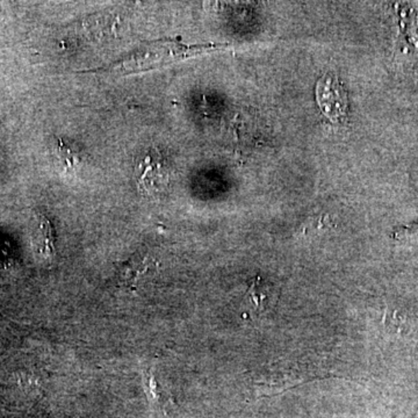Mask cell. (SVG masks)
I'll return each instance as SVG.
<instances>
[{
	"label": "cell",
	"instance_id": "1",
	"mask_svg": "<svg viewBox=\"0 0 418 418\" xmlns=\"http://www.w3.org/2000/svg\"><path fill=\"white\" fill-rule=\"evenodd\" d=\"M134 178L137 190L145 197L157 198L170 185V167L158 149H145L135 161Z\"/></svg>",
	"mask_w": 418,
	"mask_h": 418
},
{
	"label": "cell",
	"instance_id": "2",
	"mask_svg": "<svg viewBox=\"0 0 418 418\" xmlns=\"http://www.w3.org/2000/svg\"><path fill=\"white\" fill-rule=\"evenodd\" d=\"M315 379H318V375L306 368L300 367L299 364L291 365L289 363L286 366L271 364L270 367L260 372V376L253 382V386L260 397H270Z\"/></svg>",
	"mask_w": 418,
	"mask_h": 418
},
{
	"label": "cell",
	"instance_id": "3",
	"mask_svg": "<svg viewBox=\"0 0 418 418\" xmlns=\"http://www.w3.org/2000/svg\"><path fill=\"white\" fill-rule=\"evenodd\" d=\"M315 93L320 109L328 119L332 122L344 119L347 112V96L338 77L331 73L322 76L316 84Z\"/></svg>",
	"mask_w": 418,
	"mask_h": 418
},
{
	"label": "cell",
	"instance_id": "4",
	"mask_svg": "<svg viewBox=\"0 0 418 418\" xmlns=\"http://www.w3.org/2000/svg\"><path fill=\"white\" fill-rule=\"evenodd\" d=\"M156 264L149 257H135L125 264L119 272V282L127 289L136 287L137 282Z\"/></svg>",
	"mask_w": 418,
	"mask_h": 418
},
{
	"label": "cell",
	"instance_id": "5",
	"mask_svg": "<svg viewBox=\"0 0 418 418\" xmlns=\"http://www.w3.org/2000/svg\"><path fill=\"white\" fill-rule=\"evenodd\" d=\"M37 253L42 255L44 258H51L56 253L55 248L54 231L51 227V221L44 215L37 217Z\"/></svg>",
	"mask_w": 418,
	"mask_h": 418
},
{
	"label": "cell",
	"instance_id": "6",
	"mask_svg": "<svg viewBox=\"0 0 418 418\" xmlns=\"http://www.w3.org/2000/svg\"><path fill=\"white\" fill-rule=\"evenodd\" d=\"M55 152L65 172H73L82 166L83 157L76 145L73 143H69L63 138H58Z\"/></svg>",
	"mask_w": 418,
	"mask_h": 418
},
{
	"label": "cell",
	"instance_id": "7",
	"mask_svg": "<svg viewBox=\"0 0 418 418\" xmlns=\"http://www.w3.org/2000/svg\"><path fill=\"white\" fill-rule=\"evenodd\" d=\"M269 294H270V287L267 284H263L262 278L256 277L250 282L246 298L253 310L262 311L267 306V300L270 299Z\"/></svg>",
	"mask_w": 418,
	"mask_h": 418
},
{
	"label": "cell",
	"instance_id": "8",
	"mask_svg": "<svg viewBox=\"0 0 418 418\" xmlns=\"http://www.w3.org/2000/svg\"><path fill=\"white\" fill-rule=\"evenodd\" d=\"M143 385H145V393H147L150 403L159 409H165L166 404H167V397H166L165 392L162 390V386L159 385L155 374L150 370H145Z\"/></svg>",
	"mask_w": 418,
	"mask_h": 418
}]
</instances>
